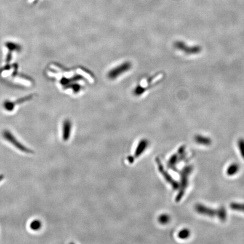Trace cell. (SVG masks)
Masks as SVG:
<instances>
[{"mask_svg":"<svg viewBox=\"0 0 244 244\" xmlns=\"http://www.w3.org/2000/svg\"><path fill=\"white\" fill-rule=\"evenodd\" d=\"M173 46L176 49L184 53L186 55H197L202 52V47L200 45L189 46L182 41H176Z\"/></svg>","mask_w":244,"mask_h":244,"instance_id":"obj_1","label":"cell"},{"mask_svg":"<svg viewBox=\"0 0 244 244\" xmlns=\"http://www.w3.org/2000/svg\"><path fill=\"white\" fill-rule=\"evenodd\" d=\"M132 68V64L130 62H125L118 66L115 68L111 69L108 72V78L110 80H115L119 76L128 71Z\"/></svg>","mask_w":244,"mask_h":244,"instance_id":"obj_2","label":"cell"},{"mask_svg":"<svg viewBox=\"0 0 244 244\" xmlns=\"http://www.w3.org/2000/svg\"><path fill=\"white\" fill-rule=\"evenodd\" d=\"M2 135H3V137L7 141L10 142V143H12L14 147L16 148L17 149H18L20 151L23 152H25V153H32V151L31 150H30L28 148H26V147H24L23 145L19 143V141H18L16 139H15V137L9 131H4Z\"/></svg>","mask_w":244,"mask_h":244,"instance_id":"obj_3","label":"cell"},{"mask_svg":"<svg viewBox=\"0 0 244 244\" xmlns=\"http://www.w3.org/2000/svg\"><path fill=\"white\" fill-rule=\"evenodd\" d=\"M192 170H193V167L192 166H186V168L184 169L182 171V185H181V190L179 192L178 196L177 197V200L179 201L180 199L182 198V196L184 194L185 192V189H186L187 186H188V176L190 174V173H192Z\"/></svg>","mask_w":244,"mask_h":244,"instance_id":"obj_4","label":"cell"},{"mask_svg":"<svg viewBox=\"0 0 244 244\" xmlns=\"http://www.w3.org/2000/svg\"><path fill=\"white\" fill-rule=\"evenodd\" d=\"M195 210L199 214L208 216L210 217L218 216V209L215 210L213 208H208L205 205L202 204H197L195 205Z\"/></svg>","mask_w":244,"mask_h":244,"instance_id":"obj_5","label":"cell"},{"mask_svg":"<svg viewBox=\"0 0 244 244\" xmlns=\"http://www.w3.org/2000/svg\"><path fill=\"white\" fill-rule=\"evenodd\" d=\"M195 142L199 144L208 146L212 143V140L208 137L204 136L201 135H197L195 137Z\"/></svg>","mask_w":244,"mask_h":244,"instance_id":"obj_6","label":"cell"},{"mask_svg":"<svg viewBox=\"0 0 244 244\" xmlns=\"http://www.w3.org/2000/svg\"><path fill=\"white\" fill-rule=\"evenodd\" d=\"M63 138L65 140H67L69 138L71 131V123L67 120L65 121L63 126Z\"/></svg>","mask_w":244,"mask_h":244,"instance_id":"obj_7","label":"cell"},{"mask_svg":"<svg viewBox=\"0 0 244 244\" xmlns=\"http://www.w3.org/2000/svg\"><path fill=\"white\" fill-rule=\"evenodd\" d=\"M240 167L237 163H232L230 166H229L227 169V174L228 176H233L236 174L239 171Z\"/></svg>","mask_w":244,"mask_h":244,"instance_id":"obj_8","label":"cell"},{"mask_svg":"<svg viewBox=\"0 0 244 244\" xmlns=\"http://www.w3.org/2000/svg\"><path fill=\"white\" fill-rule=\"evenodd\" d=\"M230 208L235 211L244 212V203H239L233 202L229 205Z\"/></svg>","mask_w":244,"mask_h":244,"instance_id":"obj_9","label":"cell"},{"mask_svg":"<svg viewBox=\"0 0 244 244\" xmlns=\"http://www.w3.org/2000/svg\"><path fill=\"white\" fill-rule=\"evenodd\" d=\"M217 218L221 221H225L227 219V211L224 207H221L218 209Z\"/></svg>","mask_w":244,"mask_h":244,"instance_id":"obj_10","label":"cell"},{"mask_svg":"<svg viewBox=\"0 0 244 244\" xmlns=\"http://www.w3.org/2000/svg\"><path fill=\"white\" fill-rule=\"evenodd\" d=\"M30 228L33 231H37L41 227V223L39 220H34L30 223Z\"/></svg>","mask_w":244,"mask_h":244,"instance_id":"obj_11","label":"cell"},{"mask_svg":"<svg viewBox=\"0 0 244 244\" xmlns=\"http://www.w3.org/2000/svg\"><path fill=\"white\" fill-rule=\"evenodd\" d=\"M238 145L241 156L244 160V139L241 138L238 140Z\"/></svg>","mask_w":244,"mask_h":244,"instance_id":"obj_12","label":"cell"},{"mask_svg":"<svg viewBox=\"0 0 244 244\" xmlns=\"http://www.w3.org/2000/svg\"><path fill=\"white\" fill-rule=\"evenodd\" d=\"M190 232L188 229H184L179 232V237L182 239H185L189 238Z\"/></svg>","mask_w":244,"mask_h":244,"instance_id":"obj_13","label":"cell"},{"mask_svg":"<svg viewBox=\"0 0 244 244\" xmlns=\"http://www.w3.org/2000/svg\"><path fill=\"white\" fill-rule=\"evenodd\" d=\"M3 178H4V177H3V175H0V182L3 179Z\"/></svg>","mask_w":244,"mask_h":244,"instance_id":"obj_14","label":"cell"}]
</instances>
